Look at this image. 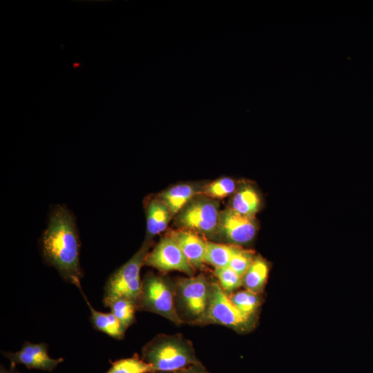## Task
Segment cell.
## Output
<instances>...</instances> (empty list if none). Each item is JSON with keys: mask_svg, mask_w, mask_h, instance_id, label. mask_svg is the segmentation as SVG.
Instances as JSON below:
<instances>
[{"mask_svg": "<svg viewBox=\"0 0 373 373\" xmlns=\"http://www.w3.org/2000/svg\"><path fill=\"white\" fill-rule=\"evenodd\" d=\"M180 305L189 316L200 320L209 300L210 285L203 275L182 278L178 285Z\"/></svg>", "mask_w": 373, "mask_h": 373, "instance_id": "obj_7", "label": "cell"}, {"mask_svg": "<svg viewBox=\"0 0 373 373\" xmlns=\"http://www.w3.org/2000/svg\"><path fill=\"white\" fill-rule=\"evenodd\" d=\"M235 181L227 177L216 180L208 184L202 193L210 198H222L232 194L236 189Z\"/></svg>", "mask_w": 373, "mask_h": 373, "instance_id": "obj_21", "label": "cell"}, {"mask_svg": "<svg viewBox=\"0 0 373 373\" xmlns=\"http://www.w3.org/2000/svg\"><path fill=\"white\" fill-rule=\"evenodd\" d=\"M239 247L207 241L204 262L216 268L228 267Z\"/></svg>", "mask_w": 373, "mask_h": 373, "instance_id": "obj_17", "label": "cell"}, {"mask_svg": "<svg viewBox=\"0 0 373 373\" xmlns=\"http://www.w3.org/2000/svg\"><path fill=\"white\" fill-rule=\"evenodd\" d=\"M186 373H197V372H186Z\"/></svg>", "mask_w": 373, "mask_h": 373, "instance_id": "obj_25", "label": "cell"}, {"mask_svg": "<svg viewBox=\"0 0 373 373\" xmlns=\"http://www.w3.org/2000/svg\"><path fill=\"white\" fill-rule=\"evenodd\" d=\"M144 264L162 271H179L190 276L193 274V267L171 236L160 240L146 255Z\"/></svg>", "mask_w": 373, "mask_h": 373, "instance_id": "obj_8", "label": "cell"}, {"mask_svg": "<svg viewBox=\"0 0 373 373\" xmlns=\"http://www.w3.org/2000/svg\"><path fill=\"white\" fill-rule=\"evenodd\" d=\"M154 371L151 365L134 356L115 361L105 373H151Z\"/></svg>", "mask_w": 373, "mask_h": 373, "instance_id": "obj_19", "label": "cell"}, {"mask_svg": "<svg viewBox=\"0 0 373 373\" xmlns=\"http://www.w3.org/2000/svg\"><path fill=\"white\" fill-rule=\"evenodd\" d=\"M269 274L267 263L260 257H256L242 277V285L246 289L259 294L264 288Z\"/></svg>", "mask_w": 373, "mask_h": 373, "instance_id": "obj_16", "label": "cell"}, {"mask_svg": "<svg viewBox=\"0 0 373 373\" xmlns=\"http://www.w3.org/2000/svg\"><path fill=\"white\" fill-rule=\"evenodd\" d=\"M218 231L228 241L242 245L254 238L257 225L254 216L242 215L228 208L220 212Z\"/></svg>", "mask_w": 373, "mask_h": 373, "instance_id": "obj_9", "label": "cell"}, {"mask_svg": "<svg viewBox=\"0 0 373 373\" xmlns=\"http://www.w3.org/2000/svg\"><path fill=\"white\" fill-rule=\"evenodd\" d=\"M41 245L46 262L65 281L80 287L83 273L79 238L75 218L64 206L57 205L52 209Z\"/></svg>", "mask_w": 373, "mask_h": 373, "instance_id": "obj_1", "label": "cell"}, {"mask_svg": "<svg viewBox=\"0 0 373 373\" xmlns=\"http://www.w3.org/2000/svg\"><path fill=\"white\" fill-rule=\"evenodd\" d=\"M109 307L111 312L126 329L135 321V312L137 303L130 299L117 298L103 302Z\"/></svg>", "mask_w": 373, "mask_h": 373, "instance_id": "obj_18", "label": "cell"}, {"mask_svg": "<svg viewBox=\"0 0 373 373\" xmlns=\"http://www.w3.org/2000/svg\"><path fill=\"white\" fill-rule=\"evenodd\" d=\"M150 244L144 242L142 247L125 264L108 278L104 288L103 302L124 298L137 304L140 296L142 283L140 272L148 254Z\"/></svg>", "mask_w": 373, "mask_h": 373, "instance_id": "obj_3", "label": "cell"}, {"mask_svg": "<svg viewBox=\"0 0 373 373\" xmlns=\"http://www.w3.org/2000/svg\"><path fill=\"white\" fill-rule=\"evenodd\" d=\"M255 258L252 251L244 250L240 248L232 257L228 265L239 276L243 277Z\"/></svg>", "mask_w": 373, "mask_h": 373, "instance_id": "obj_23", "label": "cell"}, {"mask_svg": "<svg viewBox=\"0 0 373 373\" xmlns=\"http://www.w3.org/2000/svg\"><path fill=\"white\" fill-rule=\"evenodd\" d=\"M142 354L155 371H175L195 362L190 346L175 336L155 337L144 347Z\"/></svg>", "mask_w": 373, "mask_h": 373, "instance_id": "obj_2", "label": "cell"}, {"mask_svg": "<svg viewBox=\"0 0 373 373\" xmlns=\"http://www.w3.org/2000/svg\"><path fill=\"white\" fill-rule=\"evenodd\" d=\"M169 236L178 244L193 268L202 267L207 241L194 231L186 229L173 231Z\"/></svg>", "mask_w": 373, "mask_h": 373, "instance_id": "obj_11", "label": "cell"}, {"mask_svg": "<svg viewBox=\"0 0 373 373\" xmlns=\"http://www.w3.org/2000/svg\"><path fill=\"white\" fill-rule=\"evenodd\" d=\"M137 307L161 315L176 324L182 323L175 307L171 285L153 273L146 275L142 283Z\"/></svg>", "mask_w": 373, "mask_h": 373, "instance_id": "obj_4", "label": "cell"}, {"mask_svg": "<svg viewBox=\"0 0 373 373\" xmlns=\"http://www.w3.org/2000/svg\"><path fill=\"white\" fill-rule=\"evenodd\" d=\"M230 299L242 313L250 317L255 313L260 303L258 294L247 289L234 293Z\"/></svg>", "mask_w": 373, "mask_h": 373, "instance_id": "obj_20", "label": "cell"}, {"mask_svg": "<svg viewBox=\"0 0 373 373\" xmlns=\"http://www.w3.org/2000/svg\"><path fill=\"white\" fill-rule=\"evenodd\" d=\"M260 207V198L251 186L240 188L233 195L231 207L235 211L245 216H254Z\"/></svg>", "mask_w": 373, "mask_h": 373, "instance_id": "obj_14", "label": "cell"}, {"mask_svg": "<svg viewBox=\"0 0 373 373\" xmlns=\"http://www.w3.org/2000/svg\"><path fill=\"white\" fill-rule=\"evenodd\" d=\"M195 187L191 184H182L174 186L163 192L159 198L169 207L173 215L179 211L194 198Z\"/></svg>", "mask_w": 373, "mask_h": 373, "instance_id": "obj_15", "label": "cell"}, {"mask_svg": "<svg viewBox=\"0 0 373 373\" xmlns=\"http://www.w3.org/2000/svg\"><path fill=\"white\" fill-rule=\"evenodd\" d=\"M172 213L167 205L160 198L153 199L146 207V237L144 242H151L156 235L164 231Z\"/></svg>", "mask_w": 373, "mask_h": 373, "instance_id": "obj_12", "label": "cell"}, {"mask_svg": "<svg viewBox=\"0 0 373 373\" xmlns=\"http://www.w3.org/2000/svg\"><path fill=\"white\" fill-rule=\"evenodd\" d=\"M218 202L210 198L191 199L178 213L177 224L182 229L212 234L218 231Z\"/></svg>", "mask_w": 373, "mask_h": 373, "instance_id": "obj_5", "label": "cell"}, {"mask_svg": "<svg viewBox=\"0 0 373 373\" xmlns=\"http://www.w3.org/2000/svg\"><path fill=\"white\" fill-rule=\"evenodd\" d=\"M78 289L89 307L90 312V320L93 327L96 330L103 332L112 338L122 339L124 336L126 329L119 321L111 312L105 313L96 310L88 301L82 286L79 287Z\"/></svg>", "mask_w": 373, "mask_h": 373, "instance_id": "obj_13", "label": "cell"}, {"mask_svg": "<svg viewBox=\"0 0 373 373\" xmlns=\"http://www.w3.org/2000/svg\"><path fill=\"white\" fill-rule=\"evenodd\" d=\"M48 349V345L46 343H32L26 341L19 351L3 352L2 354L12 364H22L28 369L52 372L64 359L50 357Z\"/></svg>", "mask_w": 373, "mask_h": 373, "instance_id": "obj_10", "label": "cell"}, {"mask_svg": "<svg viewBox=\"0 0 373 373\" xmlns=\"http://www.w3.org/2000/svg\"><path fill=\"white\" fill-rule=\"evenodd\" d=\"M0 373H21L17 368L16 365L10 363V368H6L3 365H1Z\"/></svg>", "mask_w": 373, "mask_h": 373, "instance_id": "obj_24", "label": "cell"}, {"mask_svg": "<svg viewBox=\"0 0 373 373\" xmlns=\"http://www.w3.org/2000/svg\"><path fill=\"white\" fill-rule=\"evenodd\" d=\"M215 275L224 291H232L242 285V277L229 267L216 268Z\"/></svg>", "mask_w": 373, "mask_h": 373, "instance_id": "obj_22", "label": "cell"}, {"mask_svg": "<svg viewBox=\"0 0 373 373\" xmlns=\"http://www.w3.org/2000/svg\"><path fill=\"white\" fill-rule=\"evenodd\" d=\"M200 320L236 329H242L247 327L251 317L242 313L233 305L230 297L220 285L212 283L210 285L207 309Z\"/></svg>", "mask_w": 373, "mask_h": 373, "instance_id": "obj_6", "label": "cell"}]
</instances>
